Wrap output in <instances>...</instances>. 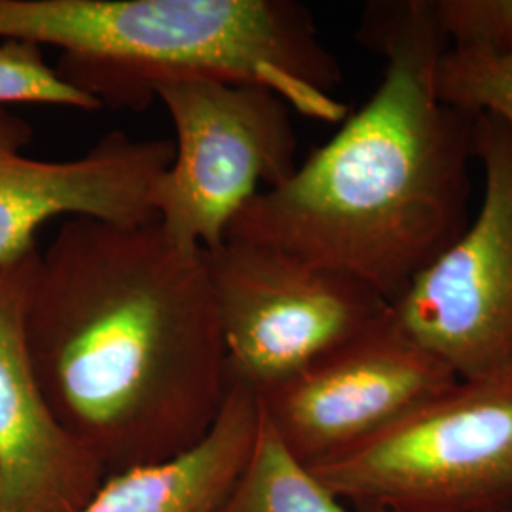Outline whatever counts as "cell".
I'll list each match as a JSON object with an SVG mask.
<instances>
[{"instance_id":"cell-4","label":"cell","mask_w":512,"mask_h":512,"mask_svg":"<svg viewBox=\"0 0 512 512\" xmlns=\"http://www.w3.org/2000/svg\"><path fill=\"white\" fill-rule=\"evenodd\" d=\"M351 507H512V376L459 382L380 435L311 469Z\"/></svg>"},{"instance_id":"cell-3","label":"cell","mask_w":512,"mask_h":512,"mask_svg":"<svg viewBox=\"0 0 512 512\" xmlns=\"http://www.w3.org/2000/svg\"><path fill=\"white\" fill-rule=\"evenodd\" d=\"M0 38L59 50L54 69L103 109L143 110L165 80L213 74L327 124L342 69L293 0H0Z\"/></svg>"},{"instance_id":"cell-14","label":"cell","mask_w":512,"mask_h":512,"mask_svg":"<svg viewBox=\"0 0 512 512\" xmlns=\"http://www.w3.org/2000/svg\"><path fill=\"white\" fill-rule=\"evenodd\" d=\"M18 103L101 109L92 97L78 92L57 74L40 46L23 40H0V105Z\"/></svg>"},{"instance_id":"cell-12","label":"cell","mask_w":512,"mask_h":512,"mask_svg":"<svg viewBox=\"0 0 512 512\" xmlns=\"http://www.w3.org/2000/svg\"><path fill=\"white\" fill-rule=\"evenodd\" d=\"M217 512L349 511L277 439L262 412L255 448Z\"/></svg>"},{"instance_id":"cell-8","label":"cell","mask_w":512,"mask_h":512,"mask_svg":"<svg viewBox=\"0 0 512 512\" xmlns=\"http://www.w3.org/2000/svg\"><path fill=\"white\" fill-rule=\"evenodd\" d=\"M391 315L260 395L264 418L294 458L315 469L380 435L458 385Z\"/></svg>"},{"instance_id":"cell-10","label":"cell","mask_w":512,"mask_h":512,"mask_svg":"<svg viewBox=\"0 0 512 512\" xmlns=\"http://www.w3.org/2000/svg\"><path fill=\"white\" fill-rule=\"evenodd\" d=\"M38 256L0 264V512H78L109 475L38 384L27 340Z\"/></svg>"},{"instance_id":"cell-6","label":"cell","mask_w":512,"mask_h":512,"mask_svg":"<svg viewBox=\"0 0 512 512\" xmlns=\"http://www.w3.org/2000/svg\"><path fill=\"white\" fill-rule=\"evenodd\" d=\"M203 256L228 372L258 397L391 308L365 283L270 245L226 238Z\"/></svg>"},{"instance_id":"cell-5","label":"cell","mask_w":512,"mask_h":512,"mask_svg":"<svg viewBox=\"0 0 512 512\" xmlns=\"http://www.w3.org/2000/svg\"><path fill=\"white\" fill-rule=\"evenodd\" d=\"M173 128V158L152 190L165 234L183 247L220 245L243 207L296 169L293 109L277 93L213 74L156 88Z\"/></svg>"},{"instance_id":"cell-16","label":"cell","mask_w":512,"mask_h":512,"mask_svg":"<svg viewBox=\"0 0 512 512\" xmlns=\"http://www.w3.org/2000/svg\"><path fill=\"white\" fill-rule=\"evenodd\" d=\"M355 512H401V511H391V509H384V507H355ZM488 512H512V507H509V509H499V511H488Z\"/></svg>"},{"instance_id":"cell-7","label":"cell","mask_w":512,"mask_h":512,"mask_svg":"<svg viewBox=\"0 0 512 512\" xmlns=\"http://www.w3.org/2000/svg\"><path fill=\"white\" fill-rule=\"evenodd\" d=\"M484 198L473 220L391 304L397 325L461 382L512 376V129L473 126Z\"/></svg>"},{"instance_id":"cell-15","label":"cell","mask_w":512,"mask_h":512,"mask_svg":"<svg viewBox=\"0 0 512 512\" xmlns=\"http://www.w3.org/2000/svg\"><path fill=\"white\" fill-rule=\"evenodd\" d=\"M431 6L450 52H511L512 0H431Z\"/></svg>"},{"instance_id":"cell-1","label":"cell","mask_w":512,"mask_h":512,"mask_svg":"<svg viewBox=\"0 0 512 512\" xmlns=\"http://www.w3.org/2000/svg\"><path fill=\"white\" fill-rule=\"evenodd\" d=\"M27 340L55 418L109 476L181 458L219 420L230 372L203 249L158 220L65 219Z\"/></svg>"},{"instance_id":"cell-2","label":"cell","mask_w":512,"mask_h":512,"mask_svg":"<svg viewBox=\"0 0 512 512\" xmlns=\"http://www.w3.org/2000/svg\"><path fill=\"white\" fill-rule=\"evenodd\" d=\"M357 38L385 59L378 90L289 179L260 190L226 238L349 275L393 304L469 222L475 116L435 88L448 46L431 0L368 4Z\"/></svg>"},{"instance_id":"cell-9","label":"cell","mask_w":512,"mask_h":512,"mask_svg":"<svg viewBox=\"0 0 512 512\" xmlns=\"http://www.w3.org/2000/svg\"><path fill=\"white\" fill-rule=\"evenodd\" d=\"M31 126L0 110V264L38 251V230L57 217L148 224L152 190L173 158V141L110 131L84 156L29 158Z\"/></svg>"},{"instance_id":"cell-13","label":"cell","mask_w":512,"mask_h":512,"mask_svg":"<svg viewBox=\"0 0 512 512\" xmlns=\"http://www.w3.org/2000/svg\"><path fill=\"white\" fill-rule=\"evenodd\" d=\"M435 88L440 101L465 114H492L512 129V50L505 55L459 54L440 57Z\"/></svg>"},{"instance_id":"cell-11","label":"cell","mask_w":512,"mask_h":512,"mask_svg":"<svg viewBox=\"0 0 512 512\" xmlns=\"http://www.w3.org/2000/svg\"><path fill=\"white\" fill-rule=\"evenodd\" d=\"M260 397L230 376L219 420L194 450L110 475L78 512H217L255 448Z\"/></svg>"}]
</instances>
